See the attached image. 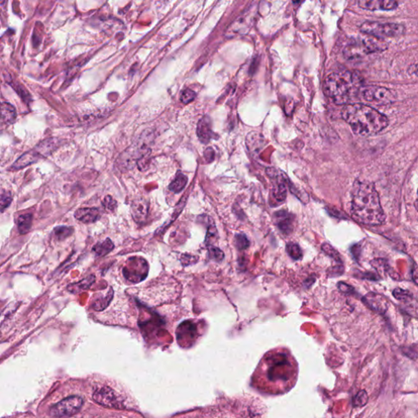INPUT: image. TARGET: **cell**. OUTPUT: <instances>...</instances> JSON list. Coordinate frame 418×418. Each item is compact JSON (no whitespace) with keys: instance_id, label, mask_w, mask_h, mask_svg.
I'll use <instances>...</instances> for the list:
<instances>
[{"instance_id":"f35d334b","label":"cell","mask_w":418,"mask_h":418,"mask_svg":"<svg viewBox=\"0 0 418 418\" xmlns=\"http://www.w3.org/2000/svg\"><path fill=\"white\" fill-rule=\"evenodd\" d=\"M204 156L206 158L208 162H211L214 159V151L212 150L211 147L207 149L206 151L204 152Z\"/></svg>"},{"instance_id":"603a6c76","label":"cell","mask_w":418,"mask_h":418,"mask_svg":"<svg viewBox=\"0 0 418 418\" xmlns=\"http://www.w3.org/2000/svg\"><path fill=\"white\" fill-rule=\"evenodd\" d=\"M33 223V215L31 213L21 215L17 219V229L20 235H25L30 231Z\"/></svg>"},{"instance_id":"d6a6232c","label":"cell","mask_w":418,"mask_h":418,"mask_svg":"<svg viewBox=\"0 0 418 418\" xmlns=\"http://www.w3.org/2000/svg\"><path fill=\"white\" fill-rule=\"evenodd\" d=\"M102 204L107 212H114L118 206L116 200H114L111 196H106L102 201Z\"/></svg>"},{"instance_id":"8992f818","label":"cell","mask_w":418,"mask_h":418,"mask_svg":"<svg viewBox=\"0 0 418 418\" xmlns=\"http://www.w3.org/2000/svg\"><path fill=\"white\" fill-rule=\"evenodd\" d=\"M149 265L143 257H130L123 268V274L126 280L133 284H138L147 278Z\"/></svg>"},{"instance_id":"cb8c5ba5","label":"cell","mask_w":418,"mask_h":418,"mask_svg":"<svg viewBox=\"0 0 418 418\" xmlns=\"http://www.w3.org/2000/svg\"><path fill=\"white\" fill-rule=\"evenodd\" d=\"M115 249V245L113 244L110 239H106L102 242L98 243L92 248V252L98 257H104L106 255L111 253L113 249Z\"/></svg>"},{"instance_id":"9a60e30c","label":"cell","mask_w":418,"mask_h":418,"mask_svg":"<svg viewBox=\"0 0 418 418\" xmlns=\"http://www.w3.org/2000/svg\"><path fill=\"white\" fill-rule=\"evenodd\" d=\"M197 334V327L191 321H185L179 326L176 330V337L180 343L191 342L196 338Z\"/></svg>"},{"instance_id":"8fae6325","label":"cell","mask_w":418,"mask_h":418,"mask_svg":"<svg viewBox=\"0 0 418 418\" xmlns=\"http://www.w3.org/2000/svg\"><path fill=\"white\" fill-rule=\"evenodd\" d=\"M92 398L96 403L106 408H121V403H119L115 392L110 387H102L97 389L94 391Z\"/></svg>"},{"instance_id":"9c48e42d","label":"cell","mask_w":418,"mask_h":418,"mask_svg":"<svg viewBox=\"0 0 418 418\" xmlns=\"http://www.w3.org/2000/svg\"><path fill=\"white\" fill-rule=\"evenodd\" d=\"M267 174L273 181V189L271 191V200L274 203L272 207L283 204L287 197V180L285 176H281V172H277L275 169H267Z\"/></svg>"},{"instance_id":"7c38bea8","label":"cell","mask_w":418,"mask_h":418,"mask_svg":"<svg viewBox=\"0 0 418 418\" xmlns=\"http://www.w3.org/2000/svg\"><path fill=\"white\" fill-rule=\"evenodd\" d=\"M274 222L282 233H292L294 228V216L285 210L278 211L274 214Z\"/></svg>"},{"instance_id":"f546056e","label":"cell","mask_w":418,"mask_h":418,"mask_svg":"<svg viewBox=\"0 0 418 418\" xmlns=\"http://www.w3.org/2000/svg\"><path fill=\"white\" fill-rule=\"evenodd\" d=\"M208 255H209V257H210L211 259L215 261H217V262L221 261L224 259L225 254H224L222 251L219 249V248H217V247L214 246V245H210V246L208 247Z\"/></svg>"},{"instance_id":"836d02e7","label":"cell","mask_w":418,"mask_h":418,"mask_svg":"<svg viewBox=\"0 0 418 418\" xmlns=\"http://www.w3.org/2000/svg\"><path fill=\"white\" fill-rule=\"evenodd\" d=\"M367 401H368V396H367V392L364 391H361L355 396L354 403L357 407H363V406L367 404Z\"/></svg>"},{"instance_id":"e0dca14e","label":"cell","mask_w":418,"mask_h":418,"mask_svg":"<svg viewBox=\"0 0 418 418\" xmlns=\"http://www.w3.org/2000/svg\"><path fill=\"white\" fill-rule=\"evenodd\" d=\"M251 14H244L239 17L231 26H229L227 30V36H235L236 34H244L249 30V22L252 21Z\"/></svg>"},{"instance_id":"52a82bcc","label":"cell","mask_w":418,"mask_h":418,"mask_svg":"<svg viewBox=\"0 0 418 418\" xmlns=\"http://www.w3.org/2000/svg\"><path fill=\"white\" fill-rule=\"evenodd\" d=\"M360 94L366 102L380 106L391 104L395 99V95L391 90L376 85L364 86L361 88Z\"/></svg>"},{"instance_id":"e575fe53","label":"cell","mask_w":418,"mask_h":418,"mask_svg":"<svg viewBox=\"0 0 418 418\" xmlns=\"http://www.w3.org/2000/svg\"><path fill=\"white\" fill-rule=\"evenodd\" d=\"M12 86L14 87V89L17 91V94L21 96V98L25 100V102H28V101H30V95L28 92L27 90L25 89L23 86H21V84H18V83H13Z\"/></svg>"},{"instance_id":"30bf717a","label":"cell","mask_w":418,"mask_h":418,"mask_svg":"<svg viewBox=\"0 0 418 418\" xmlns=\"http://www.w3.org/2000/svg\"><path fill=\"white\" fill-rule=\"evenodd\" d=\"M47 157V152L44 151V149L42 148L40 144H38L34 149H32L20 156V158H18L17 161L12 166V169L19 170L26 168L30 164L36 163L39 159Z\"/></svg>"},{"instance_id":"3957f363","label":"cell","mask_w":418,"mask_h":418,"mask_svg":"<svg viewBox=\"0 0 418 418\" xmlns=\"http://www.w3.org/2000/svg\"><path fill=\"white\" fill-rule=\"evenodd\" d=\"M363 87V79L359 74L350 71L332 73L325 79L326 94L336 104L351 102Z\"/></svg>"},{"instance_id":"ac0fdd59","label":"cell","mask_w":418,"mask_h":418,"mask_svg":"<svg viewBox=\"0 0 418 418\" xmlns=\"http://www.w3.org/2000/svg\"><path fill=\"white\" fill-rule=\"evenodd\" d=\"M197 135L202 143L206 144L212 136V121L208 116H204L197 125Z\"/></svg>"},{"instance_id":"5b68a950","label":"cell","mask_w":418,"mask_h":418,"mask_svg":"<svg viewBox=\"0 0 418 418\" xmlns=\"http://www.w3.org/2000/svg\"><path fill=\"white\" fill-rule=\"evenodd\" d=\"M360 30L369 36L382 39L400 36L405 31V28L399 24L366 21L360 26Z\"/></svg>"},{"instance_id":"5bb4252c","label":"cell","mask_w":418,"mask_h":418,"mask_svg":"<svg viewBox=\"0 0 418 418\" xmlns=\"http://www.w3.org/2000/svg\"><path fill=\"white\" fill-rule=\"evenodd\" d=\"M358 5L361 9L371 11H391L394 10L398 7L396 1L391 0H370V1H359Z\"/></svg>"},{"instance_id":"4316f807","label":"cell","mask_w":418,"mask_h":418,"mask_svg":"<svg viewBox=\"0 0 418 418\" xmlns=\"http://www.w3.org/2000/svg\"><path fill=\"white\" fill-rule=\"evenodd\" d=\"M13 202V196L10 191L6 190H0V212H3L5 209L10 206Z\"/></svg>"},{"instance_id":"4fadbf2b","label":"cell","mask_w":418,"mask_h":418,"mask_svg":"<svg viewBox=\"0 0 418 418\" xmlns=\"http://www.w3.org/2000/svg\"><path fill=\"white\" fill-rule=\"evenodd\" d=\"M363 302L371 310L380 313V314L386 312L387 307H388L387 300L383 296L377 294V293H370L364 296L363 298Z\"/></svg>"},{"instance_id":"ba28073f","label":"cell","mask_w":418,"mask_h":418,"mask_svg":"<svg viewBox=\"0 0 418 418\" xmlns=\"http://www.w3.org/2000/svg\"><path fill=\"white\" fill-rule=\"evenodd\" d=\"M83 403V399L79 396H70L53 406L50 409V415L53 417H69L79 412Z\"/></svg>"},{"instance_id":"7402d4cb","label":"cell","mask_w":418,"mask_h":418,"mask_svg":"<svg viewBox=\"0 0 418 418\" xmlns=\"http://www.w3.org/2000/svg\"><path fill=\"white\" fill-rule=\"evenodd\" d=\"M95 276H94V274H91V275L87 276V277L83 278V280L79 281V282L70 284V285L67 287V290H68L70 293H74V294L81 293L82 291H84V290L90 289V287L94 285V283L95 282Z\"/></svg>"},{"instance_id":"1f68e13d","label":"cell","mask_w":418,"mask_h":418,"mask_svg":"<svg viewBox=\"0 0 418 418\" xmlns=\"http://www.w3.org/2000/svg\"><path fill=\"white\" fill-rule=\"evenodd\" d=\"M196 97V94L193 90L187 88L183 90L180 94V102H182L183 104H189L195 100Z\"/></svg>"},{"instance_id":"8d00e7d4","label":"cell","mask_w":418,"mask_h":418,"mask_svg":"<svg viewBox=\"0 0 418 418\" xmlns=\"http://www.w3.org/2000/svg\"><path fill=\"white\" fill-rule=\"evenodd\" d=\"M198 257H194L191 255L183 254L180 257V261L183 265H190L191 264L196 263L197 262Z\"/></svg>"},{"instance_id":"2e32d148","label":"cell","mask_w":418,"mask_h":418,"mask_svg":"<svg viewBox=\"0 0 418 418\" xmlns=\"http://www.w3.org/2000/svg\"><path fill=\"white\" fill-rule=\"evenodd\" d=\"M74 217L81 222L90 224L99 220L101 212L99 209L96 208H79L74 212Z\"/></svg>"},{"instance_id":"f1b7e54d","label":"cell","mask_w":418,"mask_h":418,"mask_svg":"<svg viewBox=\"0 0 418 418\" xmlns=\"http://www.w3.org/2000/svg\"><path fill=\"white\" fill-rule=\"evenodd\" d=\"M235 243H236V248L240 251L248 249L250 244L249 239L247 238V236L244 234H237L235 237Z\"/></svg>"},{"instance_id":"d590c367","label":"cell","mask_w":418,"mask_h":418,"mask_svg":"<svg viewBox=\"0 0 418 418\" xmlns=\"http://www.w3.org/2000/svg\"><path fill=\"white\" fill-rule=\"evenodd\" d=\"M393 294L395 296V298L399 300V301H406V300L411 299V297H412L408 292L404 291L401 289H395Z\"/></svg>"},{"instance_id":"ffe728a7","label":"cell","mask_w":418,"mask_h":418,"mask_svg":"<svg viewBox=\"0 0 418 418\" xmlns=\"http://www.w3.org/2000/svg\"><path fill=\"white\" fill-rule=\"evenodd\" d=\"M17 119V111L13 105L9 102H4L0 105V120L3 123L10 124L15 122Z\"/></svg>"},{"instance_id":"4dcf8cb0","label":"cell","mask_w":418,"mask_h":418,"mask_svg":"<svg viewBox=\"0 0 418 418\" xmlns=\"http://www.w3.org/2000/svg\"><path fill=\"white\" fill-rule=\"evenodd\" d=\"M322 249L328 256L331 257L337 262H342V258H341L339 253H338V251L334 249L330 244L325 243L322 245Z\"/></svg>"},{"instance_id":"7a4b0ae2","label":"cell","mask_w":418,"mask_h":418,"mask_svg":"<svg viewBox=\"0 0 418 418\" xmlns=\"http://www.w3.org/2000/svg\"><path fill=\"white\" fill-rule=\"evenodd\" d=\"M342 118L359 136H373L379 133L388 125V119L371 106L350 104L345 106Z\"/></svg>"},{"instance_id":"d4e9b609","label":"cell","mask_w":418,"mask_h":418,"mask_svg":"<svg viewBox=\"0 0 418 418\" xmlns=\"http://www.w3.org/2000/svg\"><path fill=\"white\" fill-rule=\"evenodd\" d=\"M187 181H188L187 176L183 174V173L178 172V173L176 174L174 180H172L171 184H170L169 190L172 191L173 193H180V191L185 188L187 184Z\"/></svg>"},{"instance_id":"277c9868","label":"cell","mask_w":418,"mask_h":418,"mask_svg":"<svg viewBox=\"0 0 418 418\" xmlns=\"http://www.w3.org/2000/svg\"><path fill=\"white\" fill-rule=\"evenodd\" d=\"M387 49V43L380 38L374 37H361L355 38L346 45L343 55L347 60L360 58L371 53H379Z\"/></svg>"},{"instance_id":"74e56055","label":"cell","mask_w":418,"mask_h":418,"mask_svg":"<svg viewBox=\"0 0 418 418\" xmlns=\"http://www.w3.org/2000/svg\"><path fill=\"white\" fill-rule=\"evenodd\" d=\"M338 288L339 289L340 291L342 292V293H346V294L352 293L353 290H354L352 287L343 282L338 283Z\"/></svg>"},{"instance_id":"484cf974","label":"cell","mask_w":418,"mask_h":418,"mask_svg":"<svg viewBox=\"0 0 418 418\" xmlns=\"http://www.w3.org/2000/svg\"><path fill=\"white\" fill-rule=\"evenodd\" d=\"M73 233H74V228L71 226H66V225H61L53 229L54 236L59 241L69 238L70 236H72Z\"/></svg>"},{"instance_id":"6da1fadb","label":"cell","mask_w":418,"mask_h":418,"mask_svg":"<svg viewBox=\"0 0 418 418\" xmlns=\"http://www.w3.org/2000/svg\"><path fill=\"white\" fill-rule=\"evenodd\" d=\"M351 211L357 221L364 225H381L386 219L378 191L365 181L356 180L353 185Z\"/></svg>"},{"instance_id":"83f0119b","label":"cell","mask_w":418,"mask_h":418,"mask_svg":"<svg viewBox=\"0 0 418 418\" xmlns=\"http://www.w3.org/2000/svg\"><path fill=\"white\" fill-rule=\"evenodd\" d=\"M287 253L294 260H298L302 257V250L297 244L289 243L286 247Z\"/></svg>"},{"instance_id":"d6986e66","label":"cell","mask_w":418,"mask_h":418,"mask_svg":"<svg viewBox=\"0 0 418 418\" xmlns=\"http://www.w3.org/2000/svg\"><path fill=\"white\" fill-rule=\"evenodd\" d=\"M148 204L144 200H136L132 203V215L134 220L137 223L144 222L148 215Z\"/></svg>"},{"instance_id":"44dd1931","label":"cell","mask_w":418,"mask_h":418,"mask_svg":"<svg viewBox=\"0 0 418 418\" xmlns=\"http://www.w3.org/2000/svg\"><path fill=\"white\" fill-rule=\"evenodd\" d=\"M113 297H114V291L111 288H110L109 291H106L105 294H100L98 297H96L94 302L91 303V309L96 311L104 310L108 306L109 304L111 303Z\"/></svg>"}]
</instances>
